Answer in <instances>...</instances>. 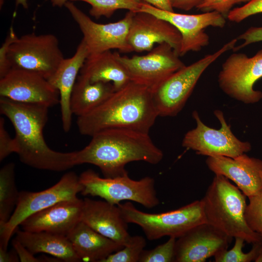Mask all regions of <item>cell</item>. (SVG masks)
Here are the masks:
<instances>
[{
  "label": "cell",
  "instance_id": "1",
  "mask_svg": "<svg viewBox=\"0 0 262 262\" xmlns=\"http://www.w3.org/2000/svg\"><path fill=\"white\" fill-rule=\"evenodd\" d=\"M49 108L0 98V113L9 119L15 130V153L20 161L36 169L61 172L76 165L75 151H56L47 144L43 130L48 121Z\"/></svg>",
  "mask_w": 262,
  "mask_h": 262
},
{
  "label": "cell",
  "instance_id": "2",
  "mask_svg": "<svg viewBox=\"0 0 262 262\" xmlns=\"http://www.w3.org/2000/svg\"><path fill=\"white\" fill-rule=\"evenodd\" d=\"M158 116L152 91L131 82L94 110L78 117L77 124L82 134L91 137L111 129L149 133Z\"/></svg>",
  "mask_w": 262,
  "mask_h": 262
},
{
  "label": "cell",
  "instance_id": "3",
  "mask_svg": "<svg viewBox=\"0 0 262 262\" xmlns=\"http://www.w3.org/2000/svg\"><path fill=\"white\" fill-rule=\"evenodd\" d=\"M91 137L86 147L75 151L76 165H96L105 178L127 174L125 166L131 162L143 161L157 164L164 157L162 150L154 144L149 133L111 129L98 132Z\"/></svg>",
  "mask_w": 262,
  "mask_h": 262
},
{
  "label": "cell",
  "instance_id": "4",
  "mask_svg": "<svg viewBox=\"0 0 262 262\" xmlns=\"http://www.w3.org/2000/svg\"><path fill=\"white\" fill-rule=\"evenodd\" d=\"M246 197L228 178L215 175L200 201L207 223L232 238L240 237L253 244L262 238L246 221Z\"/></svg>",
  "mask_w": 262,
  "mask_h": 262
},
{
  "label": "cell",
  "instance_id": "5",
  "mask_svg": "<svg viewBox=\"0 0 262 262\" xmlns=\"http://www.w3.org/2000/svg\"><path fill=\"white\" fill-rule=\"evenodd\" d=\"M117 205L125 221L140 226L150 241L164 236L177 239L194 227L207 223L200 200L178 209L155 213L141 211L130 201Z\"/></svg>",
  "mask_w": 262,
  "mask_h": 262
},
{
  "label": "cell",
  "instance_id": "6",
  "mask_svg": "<svg viewBox=\"0 0 262 262\" xmlns=\"http://www.w3.org/2000/svg\"><path fill=\"white\" fill-rule=\"evenodd\" d=\"M237 41L234 38L214 53L184 66L155 89L152 97L159 116H176L184 107L204 71L223 54L232 50Z\"/></svg>",
  "mask_w": 262,
  "mask_h": 262
},
{
  "label": "cell",
  "instance_id": "7",
  "mask_svg": "<svg viewBox=\"0 0 262 262\" xmlns=\"http://www.w3.org/2000/svg\"><path fill=\"white\" fill-rule=\"evenodd\" d=\"M79 179L82 186L81 193L82 195L99 196L113 204L129 200L152 208L160 202L155 180L150 177L134 180L127 173L114 178H102L93 170L88 169L81 174Z\"/></svg>",
  "mask_w": 262,
  "mask_h": 262
},
{
  "label": "cell",
  "instance_id": "8",
  "mask_svg": "<svg viewBox=\"0 0 262 262\" xmlns=\"http://www.w3.org/2000/svg\"><path fill=\"white\" fill-rule=\"evenodd\" d=\"M82 190L79 177L68 172L48 189L37 192H19L13 214L6 224L0 226V248L7 250L12 235L29 216L61 201L75 199Z\"/></svg>",
  "mask_w": 262,
  "mask_h": 262
},
{
  "label": "cell",
  "instance_id": "9",
  "mask_svg": "<svg viewBox=\"0 0 262 262\" xmlns=\"http://www.w3.org/2000/svg\"><path fill=\"white\" fill-rule=\"evenodd\" d=\"M7 58L11 68L33 71L47 80L64 59L55 35L34 33L18 37L9 46Z\"/></svg>",
  "mask_w": 262,
  "mask_h": 262
},
{
  "label": "cell",
  "instance_id": "10",
  "mask_svg": "<svg viewBox=\"0 0 262 262\" xmlns=\"http://www.w3.org/2000/svg\"><path fill=\"white\" fill-rule=\"evenodd\" d=\"M213 113L221 124L218 130L206 125L200 119L198 112H193L196 126L185 133L182 141V147L208 157L234 158L249 152L251 149L250 143L242 141L235 136L222 111L216 110Z\"/></svg>",
  "mask_w": 262,
  "mask_h": 262
},
{
  "label": "cell",
  "instance_id": "11",
  "mask_svg": "<svg viewBox=\"0 0 262 262\" xmlns=\"http://www.w3.org/2000/svg\"><path fill=\"white\" fill-rule=\"evenodd\" d=\"M261 78L262 49L252 57L243 53L230 54L222 65L218 82L229 97L245 104H253L262 98V92L254 89Z\"/></svg>",
  "mask_w": 262,
  "mask_h": 262
},
{
  "label": "cell",
  "instance_id": "12",
  "mask_svg": "<svg viewBox=\"0 0 262 262\" xmlns=\"http://www.w3.org/2000/svg\"><path fill=\"white\" fill-rule=\"evenodd\" d=\"M126 69L131 82L143 85L152 92L173 73L185 66L180 56L167 43H162L146 55L130 58L115 52Z\"/></svg>",
  "mask_w": 262,
  "mask_h": 262
},
{
  "label": "cell",
  "instance_id": "13",
  "mask_svg": "<svg viewBox=\"0 0 262 262\" xmlns=\"http://www.w3.org/2000/svg\"><path fill=\"white\" fill-rule=\"evenodd\" d=\"M65 6L77 23L83 34L89 55L117 49L123 53L133 51L128 35L135 12L129 11L122 19L107 24L92 20L71 1Z\"/></svg>",
  "mask_w": 262,
  "mask_h": 262
},
{
  "label": "cell",
  "instance_id": "14",
  "mask_svg": "<svg viewBox=\"0 0 262 262\" xmlns=\"http://www.w3.org/2000/svg\"><path fill=\"white\" fill-rule=\"evenodd\" d=\"M139 11L147 12L164 19L174 25L181 36L179 56L189 51H198L209 44L210 37L204 29L211 26L223 28L226 17L216 11L196 15L176 13L158 9L144 2Z\"/></svg>",
  "mask_w": 262,
  "mask_h": 262
},
{
  "label": "cell",
  "instance_id": "15",
  "mask_svg": "<svg viewBox=\"0 0 262 262\" xmlns=\"http://www.w3.org/2000/svg\"><path fill=\"white\" fill-rule=\"evenodd\" d=\"M0 96L21 103L50 108L60 103V94L49 81L33 71L11 68L0 79Z\"/></svg>",
  "mask_w": 262,
  "mask_h": 262
},
{
  "label": "cell",
  "instance_id": "16",
  "mask_svg": "<svg viewBox=\"0 0 262 262\" xmlns=\"http://www.w3.org/2000/svg\"><path fill=\"white\" fill-rule=\"evenodd\" d=\"M232 239L208 223L199 224L176 239L174 262H204L228 249Z\"/></svg>",
  "mask_w": 262,
  "mask_h": 262
},
{
  "label": "cell",
  "instance_id": "17",
  "mask_svg": "<svg viewBox=\"0 0 262 262\" xmlns=\"http://www.w3.org/2000/svg\"><path fill=\"white\" fill-rule=\"evenodd\" d=\"M128 41L133 51H150L156 44L167 43L179 55L181 36L168 21L152 14L135 12L129 29Z\"/></svg>",
  "mask_w": 262,
  "mask_h": 262
},
{
  "label": "cell",
  "instance_id": "18",
  "mask_svg": "<svg viewBox=\"0 0 262 262\" xmlns=\"http://www.w3.org/2000/svg\"><path fill=\"white\" fill-rule=\"evenodd\" d=\"M206 164L215 175L233 181L248 198L258 195L262 188V160L246 153L234 158L223 156L208 157Z\"/></svg>",
  "mask_w": 262,
  "mask_h": 262
},
{
  "label": "cell",
  "instance_id": "19",
  "mask_svg": "<svg viewBox=\"0 0 262 262\" xmlns=\"http://www.w3.org/2000/svg\"><path fill=\"white\" fill-rule=\"evenodd\" d=\"M83 200L77 197L61 201L35 213L21 224L22 230L46 231L67 236L81 221Z\"/></svg>",
  "mask_w": 262,
  "mask_h": 262
},
{
  "label": "cell",
  "instance_id": "20",
  "mask_svg": "<svg viewBox=\"0 0 262 262\" xmlns=\"http://www.w3.org/2000/svg\"><path fill=\"white\" fill-rule=\"evenodd\" d=\"M81 221L123 246L131 236L128 231V223L123 218L118 206L105 200L84 198Z\"/></svg>",
  "mask_w": 262,
  "mask_h": 262
},
{
  "label": "cell",
  "instance_id": "21",
  "mask_svg": "<svg viewBox=\"0 0 262 262\" xmlns=\"http://www.w3.org/2000/svg\"><path fill=\"white\" fill-rule=\"evenodd\" d=\"M89 55L87 47L82 39L73 56L64 58L53 75L48 80L59 92L62 126L65 132L69 131L72 125L73 114L70 107L71 92Z\"/></svg>",
  "mask_w": 262,
  "mask_h": 262
},
{
  "label": "cell",
  "instance_id": "22",
  "mask_svg": "<svg viewBox=\"0 0 262 262\" xmlns=\"http://www.w3.org/2000/svg\"><path fill=\"white\" fill-rule=\"evenodd\" d=\"M66 237L81 261L103 262L110 255L123 247L82 221Z\"/></svg>",
  "mask_w": 262,
  "mask_h": 262
},
{
  "label": "cell",
  "instance_id": "23",
  "mask_svg": "<svg viewBox=\"0 0 262 262\" xmlns=\"http://www.w3.org/2000/svg\"><path fill=\"white\" fill-rule=\"evenodd\" d=\"M79 75L91 82H111L115 91L131 82L126 69L117 59L115 52L111 50L89 55Z\"/></svg>",
  "mask_w": 262,
  "mask_h": 262
},
{
  "label": "cell",
  "instance_id": "24",
  "mask_svg": "<svg viewBox=\"0 0 262 262\" xmlns=\"http://www.w3.org/2000/svg\"><path fill=\"white\" fill-rule=\"evenodd\" d=\"M16 238L32 253L49 254L61 261L81 262L66 236L46 231L16 230Z\"/></svg>",
  "mask_w": 262,
  "mask_h": 262
},
{
  "label": "cell",
  "instance_id": "25",
  "mask_svg": "<svg viewBox=\"0 0 262 262\" xmlns=\"http://www.w3.org/2000/svg\"><path fill=\"white\" fill-rule=\"evenodd\" d=\"M115 91L111 82H91L79 75L70 96L72 114L77 117L89 114L104 103Z\"/></svg>",
  "mask_w": 262,
  "mask_h": 262
},
{
  "label": "cell",
  "instance_id": "26",
  "mask_svg": "<svg viewBox=\"0 0 262 262\" xmlns=\"http://www.w3.org/2000/svg\"><path fill=\"white\" fill-rule=\"evenodd\" d=\"M19 192L15 182V165L9 163L0 170V226L6 224L17 203Z\"/></svg>",
  "mask_w": 262,
  "mask_h": 262
},
{
  "label": "cell",
  "instance_id": "27",
  "mask_svg": "<svg viewBox=\"0 0 262 262\" xmlns=\"http://www.w3.org/2000/svg\"><path fill=\"white\" fill-rule=\"evenodd\" d=\"M81 1L89 3L91 8L89 13L97 19L103 16L111 17L117 10L126 9L135 12H139L144 1L142 0H70Z\"/></svg>",
  "mask_w": 262,
  "mask_h": 262
},
{
  "label": "cell",
  "instance_id": "28",
  "mask_svg": "<svg viewBox=\"0 0 262 262\" xmlns=\"http://www.w3.org/2000/svg\"><path fill=\"white\" fill-rule=\"evenodd\" d=\"M245 241L242 238H235V243L233 247L228 250H225L216 254L214 257L215 262H250L255 261L258 256L262 244V241L253 244L251 249L247 253H244L242 249L245 246Z\"/></svg>",
  "mask_w": 262,
  "mask_h": 262
},
{
  "label": "cell",
  "instance_id": "29",
  "mask_svg": "<svg viewBox=\"0 0 262 262\" xmlns=\"http://www.w3.org/2000/svg\"><path fill=\"white\" fill-rule=\"evenodd\" d=\"M146 244L143 236H131L121 249L110 255L103 262H139Z\"/></svg>",
  "mask_w": 262,
  "mask_h": 262
},
{
  "label": "cell",
  "instance_id": "30",
  "mask_svg": "<svg viewBox=\"0 0 262 262\" xmlns=\"http://www.w3.org/2000/svg\"><path fill=\"white\" fill-rule=\"evenodd\" d=\"M177 238L170 237L164 243L150 250H144L139 262H174Z\"/></svg>",
  "mask_w": 262,
  "mask_h": 262
},
{
  "label": "cell",
  "instance_id": "31",
  "mask_svg": "<svg viewBox=\"0 0 262 262\" xmlns=\"http://www.w3.org/2000/svg\"><path fill=\"white\" fill-rule=\"evenodd\" d=\"M261 175L262 181V171ZM248 199L245 212L246 221L249 227L262 238V188L258 195Z\"/></svg>",
  "mask_w": 262,
  "mask_h": 262
},
{
  "label": "cell",
  "instance_id": "32",
  "mask_svg": "<svg viewBox=\"0 0 262 262\" xmlns=\"http://www.w3.org/2000/svg\"><path fill=\"white\" fill-rule=\"evenodd\" d=\"M262 13V0H250L244 5L232 9L227 18L231 22L240 23L246 18Z\"/></svg>",
  "mask_w": 262,
  "mask_h": 262
},
{
  "label": "cell",
  "instance_id": "33",
  "mask_svg": "<svg viewBox=\"0 0 262 262\" xmlns=\"http://www.w3.org/2000/svg\"><path fill=\"white\" fill-rule=\"evenodd\" d=\"M250 0H204L196 9L203 12L216 11L226 18L232 7L241 3H247Z\"/></svg>",
  "mask_w": 262,
  "mask_h": 262
},
{
  "label": "cell",
  "instance_id": "34",
  "mask_svg": "<svg viewBox=\"0 0 262 262\" xmlns=\"http://www.w3.org/2000/svg\"><path fill=\"white\" fill-rule=\"evenodd\" d=\"M17 38L14 28L11 26L8 35L0 48V79L11 69L7 58L8 50L10 45Z\"/></svg>",
  "mask_w": 262,
  "mask_h": 262
},
{
  "label": "cell",
  "instance_id": "35",
  "mask_svg": "<svg viewBox=\"0 0 262 262\" xmlns=\"http://www.w3.org/2000/svg\"><path fill=\"white\" fill-rule=\"evenodd\" d=\"M4 119L0 118V161H2L12 153H15L16 147L14 138H12L4 126Z\"/></svg>",
  "mask_w": 262,
  "mask_h": 262
},
{
  "label": "cell",
  "instance_id": "36",
  "mask_svg": "<svg viewBox=\"0 0 262 262\" xmlns=\"http://www.w3.org/2000/svg\"><path fill=\"white\" fill-rule=\"evenodd\" d=\"M238 40H242L244 42L240 45L234 47V51H236L251 44L262 42V26L251 27L236 37Z\"/></svg>",
  "mask_w": 262,
  "mask_h": 262
},
{
  "label": "cell",
  "instance_id": "37",
  "mask_svg": "<svg viewBox=\"0 0 262 262\" xmlns=\"http://www.w3.org/2000/svg\"><path fill=\"white\" fill-rule=\"evenodd\" d=\"M12 246L16 252L19 260L22 262H44L43 258H37L34 256L27 248H26L16 238L12 240Z\"/></svg>",
  "mask_w": 262,
  "mask_h": 262
},
{
  "label": "cell",
  "instance_id": "38",
  "mask_svg": "<svg viewBox=\"0 0 262 262\" xmlns=\"http://www.w3.org/2000/svg\"><path fill=\"white\" fill-rule=\"evenodd\" d=\"M204 0H170L171 5L174 8L184 11H189L197 8Z\"/></svg>",
  "mask_w": 262,
  "mask_h": 262
},
{
  "label": "cell",
  "instance_id": "39",
  "mask_svg": "<svg viewBox=\"0 0 262 262\" xmlns=\"http://www.w3.org/2000/svg\"><path fill=\"white\" fill-rule=\"evenodd\" d=\"M152 6L162 10L174 12L170 0H142Z\"/></svg>",
  "mask_w": 262,
  "mask_h": 262
},
{
  "label": "cell",
  "instance_id": "40",
  "mask_svg": "<svg viewBox=\"0 0 262 262\" xmlns=\"http://www.w3.org/2000/svg\"><path fill=\"white\" fill-rule=\"evenodd\" d=\"M19 257L14 250V251L8 252L7 250L0 248V262H17Z\"/></svg>",
  "mask_w": 262,
  "mask_h": 262
},
{
  "label": "cell",
  "instance_id": "41",
  "mask_svg": "<svg viewBox=\"0 0 262 262\" xmlns=\"http://www.w3.org/2000/svg\"><path fill=\"white\" fill-rule=\"evenodd\" d=\"M50 1L53 6L62 7L65 6L68 0H50Z\"/></svg>",
  "mask_w": 262,
  "mask_h": 262
},
{
  "label": "cell",
  "instance_id": "42",
  "mask_svg": "<svg viewBox=\"0 0 262 262\" xmlns=\"http://www.w3.org/2000/svg\"><path fill=\"white\" fill-rule=\"evenodd\" d=\"M46 1L48 0H45ZM16 5L18 6L19 5L22 6L24 8H28L27 0H16Z\"/></svg>",
  "mask_w": 262,
  "mask_h": 262
},
{
  "label": "cell",
  "instance_id": "43",
  "mask_svg": "<svg viewBox=\"0 0 262 262\" xmlns=\"http://www.w3.org/2000/svg\"><path fill=\"white\" fill-rule=\"evenodd\" d=\"M256 262H262V242L259 254L255 260Z\"/></svg>",
  "mask_w": 262,
  "mask_h": 262
},
{
  "label": "cell",
  "instance_id": "44",
  "mask_svg": "<svg viewBox=\"0 0 262 262\" xmlns=\"http://www.w3.org/2000/svg\"><path fill=\"white\" fill-rule=\"evenodd\" d=\"M4 1V0H0V9H1V7H2V6H3V5Z\"/></svg>",
  "mask_w": 262,
  "mask_h": 262
}]
</instances>
